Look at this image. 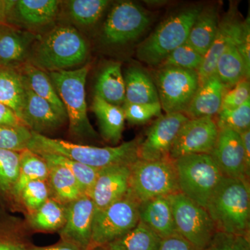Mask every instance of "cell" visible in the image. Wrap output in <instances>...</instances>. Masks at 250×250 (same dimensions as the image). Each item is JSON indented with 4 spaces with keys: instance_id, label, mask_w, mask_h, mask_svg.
<instances>
[{
    "instance_id": "16",
    "label": "cell",
    "mask_w": 250,
    "mask_h": 250,
    "mask_svg": "<svg viewBox=\"0 0 250 250\" xmlns=\"http://www.w3.org/2000/svg\"><path fill=\"white\" fill-rule=\"evenodd\" d=\"M129 165H115L100 169L90 197L95 210H103L129 192Z\"/></svg>"
},
{
    "instance_id": "5",
    "label": "cell",
    "mask_w": 250,
    "mask_h": 250,
    "mask_svg": "<svg viewBox=\"0 0 250 250\" xmlns=\"http://www.w3.org/2000/svg\"><path fill=\"white\" fill-rule=\"evenodd\" d=\"M201 10L192 6L166 19L140 44L136 51L138 59L151 66L161 65L172 51L187 42Z\"/></svg>"
},
{
    "instance_id": "34",
    "label": "cell",
    "mask_w": 250,
    "mask_h": 250,
    "mask_svg": "<svg viewBox=\"0 0 250 250\" xmlns=\"http://www.w3.org/2000/svg\"><path fill=\"white\" fill-rule=\"evenodd\" d=\"M20 164V152L0 149V202L5 205H9L17 184Z\"/></svg>"
},
{
    "instance_id": "19",
    "label": "cell",
    "mask_w": 250,
    "mask_h": 250,
    "mask_svg": "<svg viewBox=\"0 0 250 250\" xmlns=\"http://www.w3.org/2000/svg\"><path fill=\"white\" fill-rule=\"evenodd\" d=\"M60 1L16 0L7 24L35 29L53 22L58 15Z\"/></svg>"
},
{
    "instance_id": "10",
    "label": "cell",
    "mask_w": 250,
    "mask_h": 250,
    "mask_svg": "<svg viewBox=\"0 0 250 250\" xmlns=\"http://www.w3.org/2000/svg\"><path fill=\"white\" fill-rule=\"evenodd\" d=\"M161 108L169 113H184L199 87L196 71L162 67L156 75Z\"/></svg>"
},
{
    "instance_id": "28",
    "label": "cell",
    "mask_w": 250,
    "mask_h": 250,
    "mask_svg": "<svg viewBox=\"0 0 250 250\" xmlns=\"http://www.w3.org/2000/svg\"><path fill=\"white\" fill-rule=\"evenodd\" d=\"M17 69L27 88L38 96L48 101L59 111L67 116L63 104L47 72L34 66L29 62H26Z\"/></svg>"
},
{
    "instance_id": "7",
    "label": "cell",
    "mask_w": 250,
    "mask_h": 250,
    "mask_svg": "<svg viewBox=\"0 0 250 250\" xmlns=\"http://www.w3.org/2000/svg\"><path fill=\"white\" fill-rule=\"evenodd\" d=\"M174 161L179 192L206 208L212 192L223 178L209 154H190Z\"/></svg>"
},
{
    "instance_id": "4",
    "label": "cell",
    "mask_w": 250,
    "mask_h": 250,
    "mask_svg": "<svg viewBox=\"0 0 250 250\" xmlns=\"http://www.w3.org/2000/svg\"><path fill=\"white\" fill-rule=\"evenodd\" d=\"M89 64L75 70L47 72L65 107L69 121V131L78 138H97L87 114L85 82Z\"/></svg>"
},
{
    "instance_id": "13",
    "label": "cell",
    "mask_w": 250,
    "mask_h": 250,
    "mask_svg": "<svg viewBox=\"0 0 250 250\" xmlns=\"http://www.w3.org/2000/svg\"><path fill=\"white\" fill-rule=\"evenodd\" d=\"M219 129L213 118L188 119L179 129L170 153L175 160L190 154H210L218 138Z\"/></svg>"
},
{
    "instance_id": "44",
    "label": "cell",
    "mask_w": 250,
    "mask_h": 250,
    "mask_svg": "<svg viewBox=\"0 0 250 250\" xmlns=\"http://www.w3.org/2000/svg\"><path fill=\"white\" fill-rule=\"evenodd\" d=\"M250 100L249 80H244L232 88L225 90L224 93L221 110H231L238 108Z\"/></svg>"
},
{
    "instance_id": "17",
    "label": "cell",
    "mask_w": 250,
    "mask_h": 250,
    "mask_svg": "<svg viewBox=\"0 0 250 250\" xmlns=\"http://www.w3.org/2000/svg\"><path fill=\"white\" fill-rule=\"evenodd\" d=\"M25 88L22 120L31 131L44 135L59 129L65 124L67 120L66 115L27 87Z\"/></svg>"
},
{
    "instance_id": "15",
    "label": "cell",
    "mask_w": 250,
    "mask_h": 250,
    "mask_svg": "<svg viewBox=\"0 0 250 250\" xmlns=\"http://www.w3.org/2000/svg\"><path fill=\"white\" fill-rule=\"evenodd\" d=\"M95 210L93 200L86 195L67 205L66 223L59 231L62 241L89 250Z\"/></svg>"
},
{
    "instance_id": "23",
    "label": "cell",
    "mask_w": 250,
    "mask_h": 250,
    "mask_svg": "<svg viewBox=\"0 0 250 250\" xmlns=\"http://www.w3.org/2000/svg\"><path fill=\"white\" fill-rule=\"evenodd\" d=\"M91 109L98 118L102 137L111 144H118L125 128V117L122 106L106 103L95 95Z\"/></svg>"
},
{
    "instance_id": "9",
    "label": "cell",
    "mask_w": 250,
    "mask_h": 250,
    "mask_svg": "<svg viewBox=\"0 0 250 250\" xmlns=\"http://www.w3.org/2000/svg\"><path fill=\"white\" fill-rule=\"evenodd\" d=\"M176 231L197 250H203L217 232L208 211L182 192L169 195Z\"/></svg>"
},
{
    "instance_id": "1",
    "label": "cell",
    "mask_w": 250,
    "mask_h": 250,
    "mask_svg": "<svg viewBox=\"0 0 250 250\" xmlns=\"http://www.w3.org/2000/svg\"><path fill=\"white\" fill-rule=\"evenodd\" d=\"M142 139L136 138L115 147H100L52 139L32 131L27 149L38 154H56L93 168L102 169L108 166L132 164L139 159L138 149Z\"/></svg>"
},
{
    "instance_id": "12",
    "label": "cell",
    "mask_w": 250,
    "mask_h": 250,
    "mask_svg": "<svg viewBox=\"0 0 250 250\" xmlns=\"http://www.w3.org/2000/svg\"><path fill=\"white\" fill-rule=\"evenodd\" d=\"M188 119L184 113L159 116L148 129L146 139L140 143L138 158L145 161L170 159L171 149L179 129Z\"/></svg>"
},
{
    "instance_id": "11",
    "label": "cell",
    "mask_w": 250,
    "mask_h": 250,
    "mask_svg": "<svg viewBox=\"0 0 250 250\" xmlns=\"http://www.w3.org/2000/svg\"><path fill=\"white\" fill-rule=\"evenodd\" d=\"M150 18L131 1H121L112 8L103 28V39L108 45H124L137 39L147 29Z\"/></svg>"
},
{
    "instance_id": "25",
    "label": "cell",
    "mask_w": 250,
    "mask_h": 250,
    "mask_svg": "<svg viewBox=\"0 0 250 250\" xmlns=\"http://www.w3.org/2000/svg\"><path fill=\"white\" fill-rule=\"evenodd\" d=\"M238 39L228 45L217 62L215 75L225 90L232 88L241 81L249 80L250 70L238 49Z\"/></svg>"
},
{
    "instance_id": "37",
    "label": "cell",
    "mask_w": 250,
    "mask_h": 250,
    "mask_svg": "<svg viewBox=\"0 0 250 250\" xmlns=\"http://www.w3.org/2000/svg\"><path fill=\"white\" fill-rule=\"evenodd\" d=\"M49 199L47 181L36 180L28 183L18 195L15 207L24 208L27 215L34 213Z\"/></svg>"
},
{
    "instance_id": "20",
    "label": "cell",
    "mask_w": 250,
    "mask_h": 250,
    "mask_svg": "<svg viewBox=\"0 0 250 250\" xmlns=\"http://www.w3.org/2000/svg\"><path fill=\"white\" fill-rule=\"evenodd\" d=\"M242 27L243 22L238 21L236 15L231 13L219 23L214 41L204 56L201 65L197 72L199 85L215 75L219 58L230 43L238 40L241 35Z\"/></svg>"
},
{
    "instance_id": "24",
    "label": "cell",
    "mask_w": 250,
    "mask_h": 250,
    "mask_svg": "<svg viewBox=\"0 0 250 250\" xmlns=\"http://www.w3.org/2000/svg\"><path fill=\"white\" fill-rule=\"evenodd\" d=\"M47 164L49 174L47 182L49 198L67 205L84 195L80 184L68 169L57 164Z\"/></svg>"
},
{
    "instance_id": "30",
    "label": "cell",
    "mask_w": 250,
    "mask_h": 250,
    "mask_svg": "<svg viewBox=\"0 0 250 250\" xmlns=\"http://www.w3.org/2000/svg\"><path fill=\"white\" fill-rule=\"evenodd\" d=\"M25 89L18 69L0 67V103L11 108L21 120Z\"/></svg>"
},
{
    "instance_id": "18",
    "label": "cell",
    "mask_w": 250,
    "mask_h": 250,
    "mask_svg": "<svg viewBox=\"0 0 250 250\" xmlns=\"http://www.w3.org/2000/svg\"><path fill=\"white\" fill-rule=\"evenodd\" d=\"M38 36L29 30L0 26V66L16 68L27 62Z\"/></svg>"
},
{
    "instance_id": "43",
    "label": "cell",
    "mask_w": 250,
    "mask_h": 250,
    "mask_svg": "<svg viewBox=\"0 0 250 250\" xmlns=\"http://www.w3.org/2000/svg\"><path fill=\"white\" fill-rule=\"evenodd\" d=\"M203 250H250V237L217 231Z\"/></svg>"
},
{
    "instance_id": "29",
    "label": "cell",
    "mask_w": 250,
    "mask_h": 250,
    "mask_svg": "<svg viewBox=\"0 0 250 250\" xmlns=\"http://www.w3.org/2000/svg\"><path fill=\"white\" fill-rule=\"evenodd\" d=\"M125 102L124 104H152L159 103L155 84L147 74L133 67L125 74Z\"/></svg>"
},
{
    "instance_id": "14",
    "label": "cell",
    "mask_w": 250,
    "mask_h": 250,
    "mask_svg": "<svg viewBox=\"0 0 250 250\" xmlns=\"http://www.w3.org/2000/svg\"><path fill=\"white\" fill-rule=\"evenodd\" d=\"M209 155L223 177L249 181L245 153L240 134L228 129H219L218 138Z\"/></svg>"
},
{
    "instance_id": "27",
    "label": "cell",
    "mask_w": 250,
    "mask_h": 250,
    "mask_svg": "<svg viewBox=\"0 0 250 250\" xmlns=\"http://www.w3.org/2000/svg\"><path fill=\"white\" fill-rule=\"evenodd\" d=\"M95 88V95L102 100L116 106H123L125 102V83L121 64L113 62L104 67Z\"/></svg>"
},
{
    "instance_id": "38",
    "label": "cell",
    "mask_w": 250,
    "mask_h": 250,
    "mask_svg": "<svg viewBox=\"0 0 250 250\" xmlns=\"http://www.w3.org/2000/svg\"><path fill=\"white\" fill-rule=\"evenodd\" d=\"M218 129H228L241 134L250 129V100L235 109L220 110L217 114Z\"/></svg>"
},
{
    "instance_id": "33",
    "label": "cell",
    "mask_w": 250,
    "mask_h": 250,
    "mask_svg": "<svg viewBox=\"0 0 250 250\" xmlns=\"http://www.w3.org/2000/svg\"><path fill=\"white\" fill-rule=\"evenodd\" d=\"M162 238L140 221L124 236L104 246L107 250H159Z\"/></svg>"
},
{
    "instance_id": "42",
    "label": "cell",
    "mask_w": 250,
    "mask_h": 250,
    "mask_svg": "<svg viewBox=\"0 0 250 250\" xmlns=\"http://www.w3.org/2000/svg\"><path fill=\"white\" fill-rule=\"evenodd\" d=\"M125 117V121L131 124H144L156 116H160L161 106L160 103L152 104H124L122 106Z\"/></svg>"
},
{
    "instance_id": "3",
    "label": "cell",
    "mask_w": 250,
    "mask_h": 250,
    "mask_svg": "<svg viewBox=\"0 0 250 250\" xmlns=\"http://www.w3.org/2000/svg\"><path fill=\"white\" fill-rule=\"evenodd\" d=\"M86 42L72 26H57L37 39L27 62L46 72L71 68L85 62Z\"/></svg>"
},
{
    "instance_id": "6",
    "label": "cell",
    "mask_w": 250,
    "mask_h": 250,
    "mask_svg": "<svg viewBox=\"0 0 250 250\" xmlns=\"http://www.w3.org/2000/svg\"><path fill=\"white\" fill-rule=\"evenodd\" d=\"M128 193L141 202L179 192L174 161L136 159L129 165Z\"/></svg>"
},
{
    "instance_id": "21",
    "label": "cell",
    "mask_w": 250,
    "mask_h": 250,
    "mask_svg": "<svg viewBox=\"0 0 250 250\" xmlns=\"http://www.w3.org/2000/svg\"><path fill=\"white\" fill-rule=\"evenodd\" d=\"M225 88L216 75L199 85L184 114L189 119L217 116L221 110Z\"/></svg>"
},
{
    "instance_id": "52",
    "label": "cell",
    "mask_w": 250,
    "mask_h": 250,
    "mask_svg": "<svg viewBox=\"0 0 250 250\" xmlns=\"http://www.w3.org/2000/svg\"><path fill=\"white\" fill-rule=\"evenodd\" d=\"M0 67H1V66H0Z\"/></svg>"
},
{
    "instance_id": "36",
    "label": "cell",
    "mask_w": 250,
    "mask_h": 250,
    "mask_svg": "<svg viewBox=\"0 0 250 250\" xmlns=\"http://www.w3.org/2000/svg\"><path fill=\"white\" fill-rule=\"evenodd\" d=\"M107 0H71L67 2L69 16L82 26H90L99 21L109 4Z\"/></svg>"
},
{
    "instance_id": "45",
    "label": "cell",
    "mask_w": 250,
    "mask_h": 250,
    "mask_svg": "<svg viewBox=\"0 0 250 250\" xmlns=\"http://www.w3.org/2000/svg\"><path fill=\"white\" fill-rule=\"evenodd\" d=\"M159 250H197L178 233L166 237L161 241Z\"/></svg>"
},
{
    "instance_id": "49",
    "label": "cell",
    "mask_w": 250,
    "mask_h": 250,
    "mask_svg": "<svg viewBox=\"0 0 250 250\" xmlns=\"http://www.w3.org/2000/svg\"><path fill=\"white\" fill-rule=\"evenodd\" d=\"M27 250H82L78 247L67 243V242L62 241L54 246L48 247H28Z\"/></svg>"
},
{
    "instance_id": "32",
    "label": "cell",
    "mask_w": 250,
    "mask_h": 250,
    "mask_svg": "<svg viewBox=\"0 0 250 250\" xmlns=\"http://www.w3.org/2000/svg\"><path fill=\"white\" fill-rule=\"evenodd\" d=\"M20 154L19 177L9 205L13 208L18 195L28 183L36 180L47 181L48 178V164L40 155L29 149H24Z\"/></svg>"
},
{
    "instance_id": "22",
    "label": "cell",
    "mask_w": 250,
    "mask_h": 250,
    "mask_svg": "<svg viewBox=\"0 0 250 250\" xmlns=\"http://www.w3.org/2000/svg\"><path fill=\"white\" fill-rule=\"evenodd\" d=\"M139 220L162 239L177 233L168 196L158 197L139 205Z\"/></svg>"
},
{
    "instance_id": "40",
    "label": "cell",
    "mask_w": 250,
    "mask_h": 250,
    "mask_svg": "<svg viewBox=\"0 0 250 250\" xmlns=\"http://www.w3.org/2000/svg\"><path fill=\"white\" fill-rule=\"evenodd\" d=\"M31 136L27 126H0V149L22 152L27 149Z\"/></svg>"
},
{
    "instance_id": "46",
    "label": "cell",
    "mask_w": 250,
    "mask_h": 250,
    "mask_svg": "<svg viewBox=\"0 0 250 250\" xmlns=\"http://www.w3.org/2000/svg\"><path fill=\"white\" fill-rule=\"evenodd\" d=\"M237 45L246 62L247 67L250 70L249 21L243 22L241 36L237 42Z\"/></svg>"
},
{
    "instance_id": "41",
    "label": "cell",
    "mask_w": 250,
    "mask_h": 250,
    "mask_svg": "<svg viewBox=\"0 0 250 250\" xmlns=\"http://www.w3.org/2000/svg\"><path fill=\"white\" fill-rule=\"evenodd\" d=\"M17 221L0 210V250H27L22 243Z\"/></svg>"
},
{
    "instance_id": "8",
    "label": "cell",
    "mask_w": 250,
    "mask_h": 250,
    "mask_svg": "<svg viewBox=\"0 0 250 250\" xmlns=\"http://www.w3.org/2000/svg\"><path fill=\"white\" fill-rule=\"evenodd\" d=\"M139 203L129 193L103 210H95L89 250L124 236L139 222Z\"/></svg>"
},
{
    "instance_id": "26",
    "label": "cell",
    "mask_w": 250,
    "mask_h": 250,
    "mask_svg": "<svg viewBox=\"0 0 250 250\" xmlns=\"http://www.w3.org/2000/svg\"><path fill=\"white\" fill-rule=\"evenodd\" d=\"M219 23L216 8L202 9L189 33L187 43L204 57L214 41Z\"/></svg>"
},
{
    "instance_id": "48",
    "label": "cell",
    "mask_w": 250,
    "mask_h": 250,
    "mask_svg": "<svg viewBox=\"0 0 250 250\" xmlns=\"http://www.w3.org/2000/svg\"><path fill=\"white\" fill-rule=\"evenodd\" d=\"M15 1L14 0H0V26L7 24Z\"/></svg>"
},
{
    "instance_id": "39",
    "label": "cell",
    "mask_w": 250,
    "mask_h": 250,
    "mask_svg": "<svg viewBox=\"0 0 250 250\" xmlns=\"http://www.w3.org/2000/svg\"><path fill=\"white\" fill-rule=\"evenodd\" d=\"M203 56L187 42L172 51L161 64L162 67H174L197 72Z\"/></svg>"
},
{
    "instance_id": "2",
    "label": "cell",
    "mask_w": 250,
    "mask_h": 250,
    "mask_svg": "<svg viewBox=\"0 0 250 250\" xmlns=\"http://www.w3.org/2000/svg\"><path fill=\"white\" fill-rule=\"evenodd\" d=\"M206 209L217 231L250 237V182L223 177Z\"/></svg>"
},
{
    "instance_id": "51",
    "label": "cell",
    "mask_w": 250,
    "mask_h": 250,
    "mask_svg": "<svg viewBox=\"0 0 250 250\" xmlns=\"http://www.w3.org/2000/svg\"><path fill=\"white\" fill-rule=\"evenodd\" d=\"M93 250H107L106 248H104V247H98V248H94Z\"/></svg>"
},
{
    "instance_id": "47",
    "label": "cell",
    "mask_w": 250,
    "mask_h": 250,
    "mask_svg": "<svg viewBox=\"0 0 250 250\" xmlns=\"http://www.w3.org/2000/svg\"><path fill=\"white\" fill-rule=\"evenodd\" d=\"M26 126L11 108L0 103V126Z\"/></svg>"
},
{
    "instance_id": "35",
    "label": "cell",
    "mask_w": 250,
    "mask_h": 250,
    "mask_svg": "<svg viewBox=\"0 0 250 250\" xmlns=\"http://www.w3.org/2000/svg\"><path fill=\"white\" fill-rule=\"evenodd\" d=\"M39 155L49 164H57L68 169L80 184L83 194L90 197L100 169L93 168L64 156L56 154H42Z\"/></svg>"
},
{
    "instance_id": "50",
    "label": "cell",
    "mask_w": 250,
    "mask_h": 250,
    "mask_svg": "<svg viewBox=\"0 0 250 250\" xmlns=\"http://www.w3.org/2000/svg\"><path fill=\"white\" fill-rule=\"evenodd\" d=\"M245 153L247 169L250 172V129L240 134Z\"/></svg>"
},
{
    "instance_id": "31",
    "label": "cell",
    "mask_w": 250,
    "mask_h": 250,
    "mask_svg": "<svg viewBox=\"0 0 250 250\" xmlns=\"http://www.w3.org/2000/svg\"><path fill=\"white\" fill-rule=\"evenodd\" d=\"M67 205L49 198L39 209L28 215V223L34 231H59L66 223Z\"/></svg>"
}]
</instances>
